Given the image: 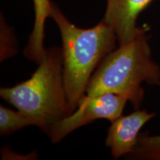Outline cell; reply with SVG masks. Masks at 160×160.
<instances>
[{
  "instance_id": "obj_1",
  "label": "cell",
  "mask_w": 160,
  "mask_h": 160,
  "mask_svg": "<svg viewBox=\"0 0 160 160\" xmlns=\"http://www.w3.org/2000/svg\"><path fill=\"white\" fill-rule=\"evenodd\" d=\"M50 17L59 28L62 42L63 81L72 113L85 97L92 75L106 56L117 48L114 30L103 19L91 28L84 29L70 22L51 1Z\"/></svg>"
},
{
  "instance_id": "obj_2",
  "label": "cell",
  "mask_w": 160,
  "mask_h": 160,
  "mask_svg": "<svg viewBox=\"0 0 160 160\" xmlns=\"http://www.w3.org/2000/svg\"><path fill=\"white\" fill-rule=\"evenodd\" d=\"M149 29L141 27L132 41L106 56L92 75L86 95H122L135 110L139 108L145 93L142 83L160 86V66L152 58Z\"/></svg>"
},
{
  "instance_id": "obj_3",
  "label": "cell",
  "mask_w": 160,
  "mask_h": 160,
  "mask_svg": "<svg viewBox=\"0 0 160 160\" xmlns=\"http://www.w3.org/2000/svg\"><path fill=\"white\" fill-rule=\"evenodd\" d=\"M62 48L47 49L45 57L30 79L13 87L1 88L2 99L33 117L45 133L49 128L72 113L63 81Z\"/></svg>"
},
{
  "instance_id": "obj_4",
  "label": "cell",
  "mask_w": 160,
  "mask_h": 160,
  "mask_svg": "<svg viewBox=\"0 0 160 160\" xmlns=\"http://www.w3.org/2000/svg\"><path fill=\"white\" fill-rule=\"evenodd\" d=\"M128 101L127 97L111 93L93 97L85 95L77 110L68 117L53 124L48 134L52 142L58 143L72 131L97 119H106L113 122L122 115Z\"/></svg>"
},
{
  "instance_id": "obj_5",
  "label": "cell",
  "mask_w": 160,
  "mask_h": 160,
  "mask_svg": "<svg viewBox=\"0 0 160 160\" xmlns=\"http://www.w3.org/2000/svg\"><path fill=\"white\" fill-rule=\"evenodd\" d=\"M154 117L155 113H149L146 109H137L128 115H122L111 122L108 129L105 145L111 148L113 159L125 157L133 151L140 130Z\"/></svg>"
},
{
  "instance_id": "obj_6",
  "label": "cell",
  "mask_w": 160,
  "mask_h": 160,
  "mask_svg": "<svg viewBox=\"0 0 160 160\" xmlns=\"http://www.w3.org/2000/svg\"><path fill=\"white\" fill-rule=\"evenodd\" d=\"M155 0H107L103 20L114 30L119 46L137 37L138 17Z\"/></svg>"
},
{
  "instance_id": "obj_7",
  "label": "cell",
  "mask_w": 160,
  "mask_h": 160,
  "mask_svg": "<svg viewBox=\"0 0 160 160\" xmlns=\"http://www.w3.org/2000/svg\"><path fill=\"white\" fill-rule=\"evenodd\" d=\"M35 19L33 31L24 49L25 57L36 63H41L45 57L47 49L44 47L45 22L50 17L51 10V0H33Z\"/></svg>"
},
{
  "instance_id": "obj_8",
  "label": "cell",
  "mask_w": 160,
  "mask_h": 160,
  "mask_svg": "<svg viewBox=\"0 0 160 160\" xmlns=\"http://www.w3.org/2000/svg\"><path fill=\"white\" fill-rule=\"evenodd\" d=\"M30 125H37V121L23 112L0 105V134L11 135L14 132Z\"/></svg>"
},
{
  "instance_id": "obj_9",
  "label": "cell",
  "mask_w": 160,
  "mask_h": 160,
  "mask_svg": "<svg viewBox=\"0 0 160 160\" xmlns=\"http://www.w3.org/2000/svg\"><path fill=\"white\" fill-rule=\"evenodd\" d=\"M132 160H160V135L140 133L133 151L125 157Z\"/></svg>"
},
{
  "instance_id": "obj_10",
  "label": "cell",
  "mask_w": 160,
  "mask_h": 160,
  "mask_svg": "<svg viewBox=\"0 0 160 160\" xmlns=\"http://www.w3.org/2000/svg\"><path fill=\"white\" fill-rule=\"evenodd\" d=\"M16 41V37L13 33V31L11 28L9 27L7 24L5 23V19H2V15L1 16V43L5 45V43H8L5 48L1 50V60L5 59L6 58L11 57V56L13 55L12 52L10 48V45L8 43L11 45L15 51H17V45H14Z\"/></svg>"
}]
</instances>
